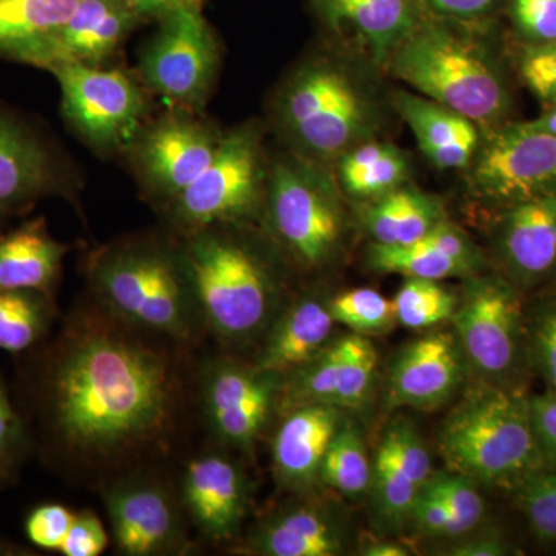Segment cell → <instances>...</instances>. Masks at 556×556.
Listing matches in <instances>:
<instances>
[{"label": "cell", "mask_w": 556, "mask_h": 556, "mask_svg": "<svg viewBox=\"0 0 556 556\" xmlns=\"http://www.w3.org/2000/svg\"><path fill=\"white\" fill-rule=\"evenodd\" d=\"M46 404L51 430L65 447L112 456L166 430L175 409L174 376L159 351L116 329H78L53 358Z\"/></svg>", "instance_id": "obj_1"}, {"label": "cell", "mask_w": 556, "mask_h": 556, "mask_svg": "<svg viewBox=\"0 0 556 556\" xmlns=\"http://www.w3.org/2000/svg\"><path fill=\"white\" fill-rule=\"evenodd\" d=\"M470 25L427 13L391 54L387 68L485 134L503 126L511 94L497 54Z\"/></svg>", "instance_id": "obj_2"}, {"label": "cell", "mask_w": 556, "mask_h": 556, "mask_svg": "<svg viewBox=\"0 0 556 556\" xmlns=\"http://www.w3.org/2000/svg\"><path fill=\"white\" fill-rule=\"evenodd\" d=\"M274 119L292 153L327 166L376 139L383 113L346 62L317 54L292 70L274 98Z\"/></svg>", "instance_id": "obj_3"}, {"label": "cell", "mask_w": 556, "mask_h": 556, "mask_svg": "<svg viewBox=\"0 0 556 556\" xmlns=\"http://www.w3.org/2000/svg\"><path fill=\"white\" fill-rule=\"evenodd\" d=\"M456 473L477 484L515 489L543 470L529 399L508 387L479 382L450 413L439 437Z\"/></svg>", "instance_id": "obj_4"}, {"label": "cell", "mask_w": 556, "mask_h": 556, "mask_svg": "<svg viewBox=\"0 0 556 556\" xmlns=\"http://www.w3.org/2000/svg\"><path fill=\"white\" fill-rule=\"evenodd\" d=\"M230 228L186 233L181 255L200 317L219 339L239 343L268 327L278 285L268 262Z\"/></svg>", "instance_id": "obj_5"}, {"label": "cell", "mask_w": 556, "mask_h": 556, "mask_svg": "<svg viewBox=\"0 0 556 556\" xmlns=\"http://www.w3.org/2000/svg\"><path fill=\"white\" fill-rule=\"evenodd\" d=\"M90 280L121 321L188 340L200 316L181 251L138 240L97 252Z\"/></svg>", "instance_id": "obj_6"}, {"label": "cell", "mask_w": 556, "mask_h": 556, "mask_svg": "<svg viewBox=\"0 0 556 556\" xmlns=\"http://www.w3.org/2000/svg\"><path fill=\"white\" fill-rule=\"evenodd\" d=\"M263 214L269 236L302 268L331 265L345 243L346 208L339 182L327 166L295 153L269 167Z\"/></svg>", "instance_id": "obj_7"}, {"label": "cell", "mask_w": 556, "mask_h": 556, "mask_svg": "<svg viewBox=\"0 0 556 556\" xmlns=\"http://www.w3.org/2000/svg\"><path fill=\"white\" fill-rule=\"evenodd\" d=\"M268 174L258 127L244 124L226 131L203 174L167 204L172 222L185 236L244 225L263 214Z\"/></svg>", "instance_id": "obj_8"}, {"label": "cell", "mask_w": 556, "mask_h": 556, "mask_svg": "<svg viewBox=\"0 0 556 556\" xmlns=\"http://www.w3.org/2000/svg\"><path fill=\"white\" fill-rule=\"evenodd\" d=\"M47 72L60 83L65 119L98 152H127L149 123L146 87L123 70L67 62Z\"/></svg>", "instance_id": "obj_9"}, {"label": "cell", "mask_w": 556, "mask_h": 556, "mask_svg": "<svg viewBox=\"0 0 556 556\" xmlns=\"http://www.w3.org/2000/svg\"><path fill=\"white\" fill-rule=\"evenodd\" d=\"M159 21V33L139 58V80L170 108L201 112L214 89L222 60L215 33L201 7H181Z\"/></svg>", "instance_id": "obj_10"}, {"label": "cell", "mask_w": 556, "mask_h": 556, "mask_svg": "<svg viewBox=\"0 0 556 556\" xmlns=\"http://www.w3.org/2000/svg\"><path fill=\"white\" fill-rule=\"evenodd\" d=\"M452 321L467 368L481 382L507 387L521 362L525 339L515 285L500 276L466 278Z\"/></svg>", "instance_id": "obj_11"}, {"label": "cell", "mask_w": 556, "mask_h": 556, "mask_svg": "<svg viewBox=\"0 0 556 556\" xmlns=\"http://www.w3.org/2000/svg\"><path fill=\"white\" fill-rule=\"evenodd\" d=\"M478 199L504 208L556 193V135L526 123L485 131L470 166Z\"/></svg>", "instance_id": "obj_12"}, {"label": "cell", "mask_w": 556, "mask_h": 556, "mask_svg": "<svg viewBox=\"0 0 556 556\" xmlns=\"http://www.w3.org/2000/svg\"><path fill=\"white\" fill-rule=\"evenodd\" d=\"M222 138L200 112L170 108L142 127L127 152L142 188L167 206L203 174Z\"/></svg>", "instance_id": "obj_13"}, {"label": "cell", "mask_w": 556, "mask_h": 556, "mask_svg": "<svg viewBox=\"0 0 556 556\" xmlns=\"http://www.w3.org/2000/svg\"><path fill=\"white\" fill-rule=\"evenodd\" d=\"M283 376L219 362L204 380V404L208 420L230 447L252 448L280 396Z\"/></svg>", "instance_id": "obj_14"}, {"label": "cell", "mask_w": 556, "mask_h": 556, "mask_svg": "<svg viewBox=\"0 0 556 556\" xmlns=\"http://www.w3.org/2000/svg\"><path fill=\"white\" fill-rule=\"evenodd\" d=\"M467 364L450 332H430L399 351L387 379L390 409L431 412L447 404L463 383Z\"/></svg>", "instance_id": "obj_15"}, {"label": "cell", "mask_w": 556, "mask_h": 556, "mask_svg": "<svg viewBox=\"0 0 556 556\" xmlns=\"http://www.w3.org/2000/svg\"><path fill=\"white\" fill-rule=\"evenodd\" d=\"M105 507L119 554L159 556L185 551L177 504L155 482L130 481L113 486L105 496Z\"/></svg>", "instance_id": "obj_16"}, {"label": "cell", "mask_w": 556, "mask_h": 556, "mask_svg": "<svg viewBox=\"0 0 556 556\" xmlns=\"http://www.w3.org/2000/svg\"><path fill=\"white\" fill-rule=\"evenodd\" d=\"M311 7L332 36L383 68L427 16L420 0H311Z\"/></svg>", "instance_id": "obj_17"}, {"label": "cell", "mask_w": 556, "mask_h": 556, "mask_svg": "<svg viewBox=\"0 0 556 556\" xmlns=\"http://www.w3.org/2000/svg\"><path fill=\"white\" fill-rule=\"evenodd\" d=\"M431 477L430 453L415 424L405 417L394 419L372 460L368 495L380 522L394 529L409 522L417 496Z\"/></svg>", "instance_id": "obj_18"}, {"label": "cell", "mask_w": 556, "mask_h": 556, "mask_svg": "<svg viewBox=\"0 0 556 556\" xmlns=\"http://www.w3.org/2000/svg\"><path fill=\"white\" fill-rule=\"evenodd\" d=\"M492 243L515 287H535L554 276L556 193L507 207L493 230Z\"/></svg>", "instance_id": "obj_19"}, {"label": "cell", "mask_w": 556, "mask_h": 556, "mask_svg": "<svg viewBox=\"0 0 556 556\" xmlns=\"http://www.w3.org/2000/svg\"><path fill=\"white\" fill-rule=\"evenodd\" d=\"M141 21L126 0H80L43 47L35 67L49 70L67 62L102 67Z\"/></svg>", "instance_id": "obj_20"}, {"label": "cell", "mask_w": 556, "mask_h": 556, "mask_svg": "<svg viewBox=\"0 0 556 556\" xmlns=\"http://www.w3.org/2000/svg\"><path fill=\"white\" fill-rule=\"evenodd\" d=\"M182 504L208 540H232L247 515V478L228 457H197L182 478Z\"/></svg>", "instance_id": "obj_21"}, {"label": "cell", "mask_w": 556, "mask_h": 556, "mask_svg": "<svg viewBox=\"0 0 556 556\" xmlns=\"http://www.w3.org/2000/svg\"><path fill=\"white\" fill-rule=\"evenodd\" d=\"M345 412L332 405L289 409L276 439L273 464L278 484L295 493L320 484L321 464Z\"/></svg>", "instance_id": "obj_22"}, {"label": "cell", "mask_w": 556, "mask_h": 556, "mask_svg": "<svg viewBox=\"0 0 556 556\" xmlns=\"http://www.w3.org/2000/svg\"><path fill=\"white\" fill-rule=\"evenodd\" d=\"M391 104L415 135L417 146L439 170L467 169L481 144L482 131L473 121L409 91L391 94Z\"/></svg>", "instance_id": "obj_23"}, {"label": "cell", "mask_w": 556, "mask_h": 556, "mask_svg": "<svg viewBox=\"0 0 556 556\" xmlns=\"http://www.w3.org/2000/svg\"><path fill=\"white\" fill-rule=\"evenodd\" d=\"M244 551L262 556H338L345 530L329 508L311 501L291 503L269 515Z\"/></svg>", "instance_id": "obj_24"}, {"label": "cell", "mask_w": 556, "mask_h": 556, "mask_svg": "<svg viewBox=\"0 0 556 556\" xmlns=\"http://www.w3.org/2000/svg\"><path fill=\"white\" fill-rule=\"evenodd\" d=\"M336 320L329 300L305 295L274 320L254 367L288 375L331 343Z\"/></svg>", "instance_id": "obj_25"}, {"label": "cell", "mask_w": 556, "mask_h": 556, "mask_svg": "<svg viewBox=\"0 0 556 556\" xmlns=\"http://www.w3.org/2000/svg\"><path fill=\"white\" fill-rule=\"evenodd\" d=\"M68 251L43 218L0 233V291H38L51 298Z\"/></svg>", "instance_id": "obj_26"}, {"label": "cell", "mask_w": 556, "mask_h": 556, "mask_svg": "<svg viewBox=\"0 0 556 556\" xmlns=\"http://www.w3.org/2000/svg\"><path fill=\"white\" fill-rule=\"evenodd\" d=\"M56 189L49 153L20 127L0 118V219L28 211Z\"/></svg>", "instance_id": "obj_27"}, {"label": "cell", "mask_w": 556, "mask_h": 556, "mask_svg": "<svg viewBox=\"0 0 556 556\" xmlns=\"http://www.w3.org/2000/svg\"><path fill=\"white\" fill-rule=\"evenodd\" d=\"M358 217L371 243L404 247L427 237L447 218V212L439 197L405 185L379 199L362 201Z\"/></svg>", "instance_id": "obj_28"}, {"label": "cell", "mask_w": 556, "mask_h": 556, "mask_svg": "<svg viewBox=\"0 0 556 556\" xmlns=\"http://www.w3.org/2000/svg\"><path fill=\"white\" fill-rule=\"evenodd\" d=\"M80 0H0V60L33 65Z\"/></svg>", "instance_id": "obj_29"}, {"label": "cell", "mask_w": 556, "mask_h": 556, "mask_svg": "<svg viewBox=\"0 0 556 556\" xmlns=\"http://www.w3.org/2000/svg\"><path fill=\"white\" fill-rule=\"evenodd\" d=\"M336 164L340 189L358 203L379 199L407 185L412 166L404 150L378 139L348 150Z\"/></svg>", "instance_id": "obj_30"}, {"label": "cell", "mask_w": 556, "mask_h": 556, "mask_svg": "<svg viewBox=\"0 0 556 556\" xmlns=\"http://www.w3.org/2000/svg\"><path fill=\"white\" fill-rule=\"evenodd\" d=\"M372 463L361 428L343 419L336 431L321 464L320 484L351 500H361L369 493Z\"/></svg>", "instance_id": "obj_31"}, {"label": "cell", "mask_w": 556, "mask_h": 556, "mask_svg": "<svg viewBox=\"0 0 556 556\" xmlns=\"http://www.w3.org/2000/svg\"><path fill=\"white\" fill-rule=\"evenodd\" d=\"M50 295L38 291H0V350L24 353L46 336L53 320Z\"/></svg>", "instance_id": "obj_32"}, {"label": "cell", "mask_w": 556, "mask_h": 556, "mask_svg": "<svg viewBox=\"0 0 556 556\" xmlns=\"http://www.w3.org/2000/svg\"><path fill=\"white\" fill-rule=\"evenodd\" d=\"M369 268L378 273L399 274L405 278H427V280H445V278H468L471 274L456 260L426 239L404 247H382L371 243L368 248Z\"/></svg>", "instance_id": "obj_33"}, {"label": "cell", "mask_w": 556, "mask_h": 556, "mask_svg": "<svg viewBox=\"0 0 556 556\" xmlns=\"http://www.w3.org/2000/svg\"><path fill=\"white\" fill-rule=\"evenodd\" d=\"M339 387L338 407L346 409H361L367 404L378 376V351L371 340L365 336H343L338 340Z\"/></svg>", "instance_id": "obj_34"}, {"label": "cell", "mask_w": 556, "mask_h": 556, "mask_svg": "<svg viewBox=\"0 0 556 556\" xmlns=\"http://www.w3.org/2000/svg\"><path fill=\"white\" fill-rule=\"evenodd\" d=\"M459 298L437 280L407 278L393 299L397 324L408 329L438 327L452 320Z\"/></svg>", "instance_id": "obj_35"}, {"label": "cell", "mask_w": 556, "mask_h": 556, "mask_svg": "<svg viewBox=\"0 0 556 556\" xmlns=\"http://www.w3.org/2000/svg\"><path fill=\"white\" fill-rule=\"evenodd\" d=\"M336 324L345 325L351 332L372 338L388 334L397 324L393 300L383 298L371 288H356L329 300Z\"/></svg>", "instance_id": "obj_36"}, {"label": "cell", "mask_w": 556, "mask_h": 556, "mask_svg": "<svg viewBox=\"0 0 556 556\" xmlns=\"http://www.w3.org/2000/svg\"><path fill=\"white\" fill-rule=\"evenodd\" d=\"M515 500L530 529L544 541H556V471L540 470L515 486Z\"/></svg>", "instance_id": "obj_37"}, {"label": "cell", "mask_w": 556, "mask_h": 556, "mask_svg": "<svg viewBox=\"0 0 556 556\" xmlns=\"http://www.w3.org/2000/svg\"><path fill=\"white\" fill-rule=\"evenodd\" d=\"M428 489L447 506L460 533L473 532L485 517V501L473 479L456 473H438L427 482Z\"/></svg>", "instance_id": "obj_38"}, {"label": "cell", "mask_w": 556, "mask_h": 556, "mask_svg": "<svg viewBox=\"0 0 556 556\" xmlns=\"http://www.w3.org/2000/svg\"><path fill=\"white\" fill-rule=\"evenodd\" d=\"M519 75L527 89L541 104L556 102V40L547 43H526L518 61Z\"/></svg>", "instance_id": "obj_39"}, {"label": "cell", "mask_w": 556, "mask_h": 556, "mask_svg": "<svg viewBox=\"0 0 556 556\" xmlns=\"http://www.w3.org/2000/svg\"><path fill=\"white\" fill-rule=\"evenodd\" d=\"M78 511L62 504H42L25 519V535L38 548L60 554Z\"/></svg>", "instance_id": "obj_40"}, {"label": "cell", "mask_w": 556, "mask_h": 556, "mask_svg": "<svg viewBox=\"0 0 556 556\" xmlns=\"http://www.w3.org/2000/svg\"><path fill=\"white\" fill-rule=\"evenodd\" d=\"M510 20L527 43L556 40V0H510Z\"/></svg>", "instance_id": "obj_41"}, {"label": "cell", "mask_w": 556, "mask_h": 556, "mask_svg": "<svg viewBox=\"0 0 556 556\" xmlns=\"http://www.w3.org/2000/svg\"><path fill=\"white\" fill-rule=\"evenodd\" d=\"M24 439L21 417L0 379V481H9L16 473L24 452Z\"/></svg>", "instance_id": "obj_42"}, {"label": "cell", "mask_w": 556, "mask_h": 556, "mask_svg": "<svg viewBox=\"0 0 556 556\" xmlns=\"http://www.w3.org/2000/svg\"><path fill=\"white\" fill-rule=\"evenodd\" d=\"M538 368L547 383V390L556 393V300L538 311L530 332Z\"/></svg>", "instance_id": "obj_43"}, {"label": "cell", "mask_w": 556, "mask_h": 556, "mask_svg": "<svg viewBox=\"0 0 556 556\" xmlns=\"http://www.w3.org/2000/svg\"><path fill=\"white\" fill-rule=\"evenodd\" d=\"M409 522L422 535L441 538L463 536L452 511L427 485L424 486L422 492L417 496Z\"/></svg>", "instance_id": "obj_44"}, {"label": "cell", "mask_w": 556, "mask_h": 556, "mask_svg": "<svg viewBox=\"0 0 556 556\" xmlns=\"http://www.w3.org/2000/svg\"><path fill=\"white\" fill-rule=\"evenodd\" d=\"M109 535L93 511H78L70 527L60 554L64 556H98L108 548Z\"/></svg>", "instance_id": "obj_45"}, {"label": "cell", "mask_w": 556, "mask_h": 556, "mask_svg": "<svg viewBox=\"0 0 556 556\" xmlns=\"http://www.w3.org/2000/svg\"><path fill=\"white\" fill-rule=\"evenodd\" d=\"M530 416L544 464L556 468V393L546 391L529 397Z\"/></svg>", "instance_id": "obj_46"}, {"label": "cell", "mask_w": 556, "mask_h": 556, "mask_svg": "<svg viewBox=\"0 0 556 556\" xmlns=\"http://www.w3.org/2000/svg\"><path fill=\"white\" fill-rule=\"evenodd\" d=\"M431 16L478 24L496 9L500 0H420Z\"/></svg>", "instance_id": "obj_47"}, {"label": "cell", "mask_w": 556, "mask_h": 556, "mask_svg": "<svg viewBox=\"0 0 556 556\" xmlns=\"http://www.w3.org/2000/svg\"><path fill=\"white\" fill-rule=\"evenodd\" d=\"M511 547L496 532H485L481 535L460 541L448 548L447 555L453 556H504L510 555Z\"/></svg>", "instance_id": "obj_48"}, {"label": "cell", "mask_w": 556, "mask_h": 556, "mask_svg": "<svg viewBox=\"0 0 556 556\" xmlns=\"http://www.w3.org/2000/svg\"><path fill=\"white\" fill-rule=\"evenodd\" d=\"M127 3L137 11L142 20H161L169 14L170 11L181 9V7H201L203 0H126Z\"/></svg>", "instance_id": "obj_49"}, {"label": "cell", "mask_w": 556, "mask_h": 556, "mask_svg": "<svg viewBox=\"0 0 556 556\" xmlns=\"http://www.w3.org/2000/svg\"><path fill=\"white\" fill-rule=\"evenodd\" d=\"M362 555L365 556H407L409 555V548L402 546V544L390 543H375L364 548Z\"/></svg>", "instance_id": "obj_50"}, {"label": "cell", "mask_w": 556, "mask_h": 556, "mask_svg": "<svg viewBox=\"0 0 556 556\" xmlns=\"http://www.w3.org/2000/svg\"><path fill=\"white\" fill-rule=\"evenodd\" d=\"M526 124L527 126L532 127V129L556 135V102L555 104L548 105V108H546V112H544L540 118L527 121Z\"/></svg>", "instance_id": "obj_51"}]
</instances>
